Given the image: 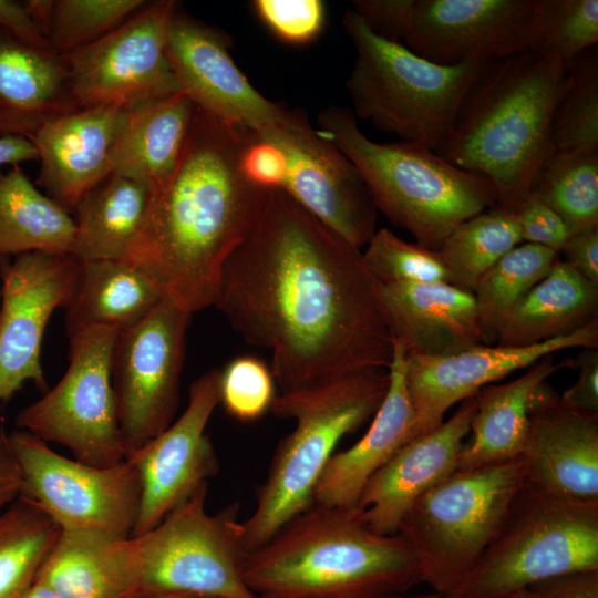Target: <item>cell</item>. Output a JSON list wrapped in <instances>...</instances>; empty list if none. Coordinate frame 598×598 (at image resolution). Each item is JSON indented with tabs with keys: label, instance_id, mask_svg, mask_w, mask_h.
I'll list each match as a JSON object with an SVG mask.
<instances>
[{
	"label": "cell",
	"instance_id": "6da1fadb",
	"mask_svg": "<svg viewBox=\"0 0 598 598\" xmlns=\"http://www.w3.org/2000/svg\"><path fill=\"white\" fill-rule=\"evenodd\" d=\"M381 288L361 249L272 188L226 260L214 306L248 344L269 351L282 393L389 369Z\"/></svg>",
	"mask_w": 598,
	"mask_h": 598
},
{
	"label": "cell",
	"instance_id": "7a4b0ae2",
	"mask_svg": "<svg viewBox=\"0 0 598 598\" xmlns=\"http://www.w3.org/2000/svg\"><path fill=\"white\" fill-rule=\"evenodd\" d=\"M254 134L196 106L179 163L152 193L125 258L190 315L214 306L226 260L264 210L269 189L251 183L241 167Z\"/></svg>",
	"mask_w": 598,
	"mask_h": 598
},
{
	"label": "cell",
	"instance_id": "3957f363",
	"mask_svg": "<svg viewBox=\"0 0 598 598\" xmlns=\"http://www.w3.org/2000/svg\"><path fill=\"white\" fill-rule=\"evenodd\" d=\"M569 78L560 58L540 50L485 63L437 154L489 181L496 206L518 212L553 153V118Z\"/></svg>",
	"mask_w": 598,
	"mask_h": 598
},
{
	"label": "cell",
	"instance_id": "277c9868",
	"mask_svg": "<svg viewBox=\"0 0 598 598\" xmlns=\"http://www.w3.org/2000/svg\"><path fill=\"white\" fill-rule=\"evenodd\" d=\"M243 577L257 598H380L420 582L401 535L375 533L358 506L318 504L248 550Z\"/></svg>",
	"mask_w": 598,
	"mask_h": 598
},
{
	"label": "cell",
	"instance_id": "5b68a950",
	"mask_svg": "<svg viewBox=\"0 0 598 598\" xmlns=\"http://www.w3.org/2000/svg\"><path fill=\"white\" fill-rule=\"evenodd\" d=\"M318 123V131L355 166L377 209L423 247L439 250L461 223L497 205L486 178L424 145L370 140L349 109L330 106L319 113Z\"/></svg>",
	"mask_w": 598,
	"mask_h": 598
},
{
	"label": "cell",
	"instance_id": "8992f818",
	"mask_svg": "<svg viewBox=\"0 0 598 598\" xmlns=\"http://www.w3.org/2000/svg\"><path fill=\"white\" fill-rule=\"evenodd\" d=\"M388 388L389 370L372 369L276 395L270 411L295 427L277 446L256 506L241 520L247 551L313 504L337 444L374 415Z\"/></svg>",
	"mask_w": 598,
	"mask_h": 598
},
{
	"label": "cell",
	"instance_id": "52a82bcc",
	"mask_svg": "<svg viewBox=\"0 0 598 598\" xmlns=\"http://www.w3.org/2000/svg\"><path fill=\"white\" fill-rule=\"evenodd\" d=\"M355 60L346 81L355 117L439 153L485 63L441 65L374 33L353 10L342 20Z\"/></svg>",
	"mask_w": 598,
	"mask_h": 598
},
{
	"label": "cell",
	"instance_id": "ba28073f",
	"mask_svg": "<svg viewBox=\"0 0 598 598\" xmlns=\"http://www.w3.org/2000/svg\"><path fill=\"white\" fill-rule=\"evenodd\" d=\"M598 569V503L568 499L527 484L454 598H508L576 570Z\"/></svg>",
	"mask_w": 598,
	"mask_h": 598
},
{
	"label": "cell",
	"instance_id": "9c48e42d",
	"mask_svg": "<svg viewBox=\"0 0 598 598\" xmlns=\"http://www.w3.org/2000/svg\"><path fill=\"white\" fill-rule=\"evenodd\" d=\"M524 484L518 457L455 470L417 497L398 534L411 546L420 581L451 596L494 538Z\"/></svg>",
	"mask_w": 598,
	"mask_h": 598
},
{
	"label": "cell",
	"instance_id": "30bf717a",
	"mask_svg": "<svg viewBox=\"0 0 598 598\" xmlns=\"http://www.w3.org/2000/svg\"><path fill=\"white\" fill-rule=\"evenodd\" d=\"M207 489L204 484L156 526L125 539L136 595L257 598L243 577L239 504L210 514Z\"/></svg>",
	"mask_w": 598,
	"mask_h": 598
},
{
	"label": "cell",
	"instance_id": "8fae6325",
	"mask_svg": "<svg viewBox=\"0 0 598 598\" xmlns=\"http://www.w3.org/2000/svg\"><path fill=\"white\" fill-rule=\"evenodd\" d=\"M117 332L92 327L70 336L66 371L52 389L18 412L16 429L59 444L91 465L112 466L126 460L111 377Z\"/></svg>",
	"mask_w": 598,
	"mask_h": 598
},
{
	"label": "cell",
	"instance_id": "7c38bea8",
	"mask_svg": "<svg viewBox=\"0 0 598 598\" xmlns=\"http://www.w3.org/2000/svg\"><path fill=\"white\" fill-rule=\"evenodd\" d=\"M9 441L21 473L20 497L60 528L92 529L124 539L132 536L141 505L136 467L126 458L95 466L53 451L34 435L13 430Z\"/></svg>",
	"mask_w": 598,
	"mask_h": 598
},
{
	"label": "cell",
	"instance_id": "4fadbf2b",
	"mask_svg": "<svg viewBox=\"0 0 598 598\" xmlns=\"http://www.w3.org/2000/svg\"><path fill=\"white\" fill-rule=\"evenodd\" d=\"M190 317L165 297L116 334L111 377L125 458L174 421Z\"/></svg>",
	"mask_w": 598,
	"mask_h": 598
},
{
	"label": "cell",
	"instance_id": "5bb4252c",
	"mask_svg": "<svg viewBox=\"0 0 598 598\" xmlns=\"http://www.w3.org/2000/svg\"><path fill=\"white\" fill-rule=\"evenodd\" d=\"M176 9L173 0L146 3L100 40L62 55L78 110H133L182 92L166 53Z\"/></svg>",
	"mask_w": 598,
	"mask_h": 598
},
{
	"label": "cell",
	"instance_id": "9a60e30c",
	"mask_svg": "<svg viewBox=\"0 0 598 598\" xmlns=\"http://www.w3.org/2000/svg\"><path fill=\"white\" fill-rule=\"evenodd\" d=\"M545 0H416L405 47L441 65L538 51Z\"/></svg>",
	"mask_w": 598,
	"mask_h": 598
},
{
	"label": "cell",
	"instance_id": "2e32d148",
	"mask_svg": "<svg viewBox=\"0 0 598 598\" xmlns=\"http://www.w3.org/2000/svg\"><path fill=\"white\" fill-rule=\"evenodd\" d=\"M80 261L71 255L41 251L2 257L0 306V403L27 381L48 384L41 364L45 327L56 308L68 305Z\"/></svg>",
	"mask_w": 598,
	"mask_h": 598
},
{
	"label": "cell",
	"instance_id": "e0dca14e",
	"mask_svg": "<svg viewBox=\"0 0 598 598\" xmlns=\"http://www.w3.org/2000/svg\"><path fill=\"white\" fill-rule=\"evenodd\" d=\"M259 137L286 155L282 189L352 246H365L375 233L378 209L352 162L300 113Z\"/></svg>",
	"mask_w": 598,
	"mask_h": 598
},
{
	"label": "cell",
	"instance_id": "ac0fdd59",
	"mask_svg": "<svg viewBox=\"0 0 598 598\" xmlns=\"http://www.w3.org/2000/svg\"><path fill=\"white\" fill-rule=\"evenodd\" d=\"M219 369H212L198 377L189 386L182 415L127 457L141 482L140 514L132 536L156 526L218 473L219 462L205 430L219 404Z\"/></svg>",
	"mask_w": 598,
	"mask_h": 598
},
{
	"label": "cell",
	"instance_id": "d6986e66",
	"mask_svg": "<svg viewBox=\"0 0 598 598\" xmlns=\"http://www.w3.org/2000/svg\"><path fill=\"white\" fill-rule=\"evenodd\" d=\"M166 53L182 92L227 125L261 136L295 115L296 111L271 102L252 86L235 64L221 32L177 9L169 22Z\"/></svg>",
	"mask_w": 598,
	"mask_h": 598
},
{
	"label": "cell",
	"instance_id": "ffe728a7",
	"mask_svg": "<svg viewBox=\"0 0 598 598\" xmlns=\"http://www.w3.org/2000/svg\"><path fill=\"white\" fill-rule=\"evenodd\" d=\"M569 348L598 349V318L569 334L532 346L478 344L446 355L406 354L405 382L416 436L435 429L451 406L483 386Z\"/></svg>",
	"mask_w": 598,
	"mask_h": 598
},
{
	"label": "cell",
	"instance_id": "44dd1931",
	"mask_svg": "<svg viewBox=\"0 0 598 598\" xmlns=\"http://www.w3.org/2000/svg\"><path fill=\"white\" fill-rule=\"evenodd\" d=\"M519 461L525 484L598 503V414L567 406L546 381L533 399Z\"/></svg>",
	"mask_w": 598,
	"mask_h": 598
},
{
	"label": "cell",
	"instance_id": "7402d4cb",
	"mask_svg": "<svg viewBox=\"0 0 598 598\" xmlns=\"http://www.w3.org/2000/svg\"><path fill=\"white\" fill-rule=\"evenodd\" d=\"M130 110L101 105L75 110L45 122L29 140L40 168L35 184L69 213L111 175L116 142Z\"/></svg>",
	"mask_w": 598,
	"mask_h": 598
},
{
	"label": "cell",
	"instance_id": "603a6c76",
	"mask_svg": "<svg viewBox=\"0 0 598 598\" xmlns=\"http://www.w3.org/2000/svg\"><path fill=\"white\" fill-rule=\"evenodd\" d=\"M474 412L473 395L446 421L404 444L369 478L357 506L372 530L396 535L415 499L457 468Z\"/></svg>",
	"mask_w": 598,
	"mask_h": 598
},
{
	"label": "cell",
	"instance_id": "cb8c5ba5",
	"mask_svg": "<svg viewBox=\"0 0 598 598\" xmlns=\"http://www.w3.org/2000/svg\"><path fill=\"white\" fill-rule=\"evenodd\" d=\"M381 298L392 339L406 354L446 355L483 341L473 292L443 282H390Z\"/></svg>",
	"mask_w": 598,
	"mask_h": 598
},
{
	"label": "cell",
	"instance_id": "d4e9b609",
	"mask_svg": "<svg viewBox=\"0 0 598 598\" xmlns=\"http://www.w3.org/2000/svg\"><path fill=\"white\" fill-rule=\"evenodd\" d=\"M406 352L393 341L389 388L365 434L334 453L313 491V504L351 508L369 478L404 444L416 436L415 412L405 382Z\"/></svg>",
	"mask_w": 598,
	"mask_h": 598
},
{
	"label": "cell",
	"instance_id": "484cf974",
	"mask_svg": "<svg viewBox=\"0 0 598 598\" xmlns=\"http://www.w3.org/2000/svg\"><path fill=\"white\" fill-rule=\"evenodd\" d=\"M75 110L62 55L0 28V138H30L45 122Z\"/></svg>",
	"mask_w": 598,
	"mask_h": 598
},
{
	"label": "cell",
	"instance_id": "4316f807",
	"mask_svg": "<svg viewBox=\"0 0 598 598\" xmlns=\"http://www.w3.org/2000/svg\"><path fill=\"white\" fill-rule=\"evenodd\" d=\"M570 359L556 363L549 354L517 379L488 384L474 394L472 439L464 445L456 470H472L518 458L528 432L529 410L543 383Z\"/></svg>",
	"mask_w": 598,
	"mask_h": 598
},
{
	"label": "cell",
	"instance_id": "83f0119b",
	"mask_svg": "<svg viewBox=\"0 0 598 598\" xmlns=\"http://www.w3.org/2000/svg\"><path fill=\"white\" fill-rule=\"evenodd\" d=\"M598 318V287L565 260L528 290L497 322V346L525 347L569 334Z\"/></svg>",
	"mask_w": 598,
	"mask_h": 598
},
{
	"label": "cell",
	"instance_id": "f1b7e54d",
	"mask_svg": "<svg viewBox=\"0 0 598 598\" xmlns=\"http://www.w3.org/2000/svg\"><path fill=\"white\" fill-rule=\"evenodd\" d=\"M196 106L183 92L130 110L116 142L111 174L158 190L184 152Z\"/></svg>",
	"mask_w": 598,
	"mask_h": 598
},
{
	"label": "cell",
	"instance_id": "f546056e",
	"mask_svg": "<svg viewBox=\"0 0 598 598\" xmlns=\"http://www.w3.org/2000/svg\"><path fill=\"white\" fill-rule=\"evenodd\" d=\"M164 292L126 260L80 261L75 285L65 310L68 337L92 327L120 330L145 318Z\"/></svg>",
	"mask_w": 598,
	"mask_h": 598
},
{
	"label": "cell",
	"instance_id": "4dcf8cb0",
	"mask_svg": "<svg viewBox=\"0 0 598 598\" xmlns=\"http://www.w3.org/2000/svg\"><path fill=\"white\" fill-rule=\"evenodd\" d=\"M125 539L61 528L37 576L59 598H128L135 595Z\"/></svg>",
	"mask_w": 598,
	"mask_h": 598
},
{
	"label": "cell",
	"instance_id": "1f68e13d",
	"mask_svg": "<svg viewBox=\"0 0 598 598\" xmlns=\"http://www.w3.org/2000/svg\"><path fill=\"white\" fill-rule=\"evenodd\" d=\"M152 199L142 182L111 174L76 205L71 256L79 261L125 260L140 236Z\"/></svg>",
	"mask_w": 598,
	"mask_h": 598
},
{
	"label": "cell",
	"instance_id": "d6a6232c",
	"mask_svg": "<svg viewBox=\"0 0 598 598\" xmlns=\"http://www.w3.org/2000/svg\"><path fill=\"white\" fill-rule=\"evenodd\" d=\"M70 214L41 193L19 165L0 172V257L71 255L75 220Z\"/></svg>",
	"mask_w": 598,
	"mask_h": 598
},
{
	"label": "cell",
	"instance_id": "836d02e7",
	"mask_svg": "<svg viewBox=\"0 0 598 598\" xmlns=\"http://www.w3.org/2000/svg\"><path fill=\"white\" fill-rule=\"evenodd\" d=\"M522 241L518 212L495 206L461 223L439 252L451 283L473 292L486 271Z\"/></svg>",
	"mask_w": 598,
	"mask_h": 598
},
{
	"label": "cell",
	"instance_id": "e575fe53",
	"mask_svg": "<svg viewBox=\"0 0 598 598\" xmlns=\"http://www.w3.org/2000/svg\"><path fill=\"white\" fill-rule=\"evenodd\" d=\"M530 196L556 212L570 236L598 229V150L553 152Z\"/></svg>",
	"mask_w": 598,
	"mask_h": 598
},
{
	"label": "cell",
	"instance_id": "d590c367",
	"mask_svg": "<svg viewBox=\"0 0 598 598\" xmlns=\"http://www.w3.org/2000/svg\"><path fill=\"white\" fill-rule=\"evenodd\" d=\"M60 529L20 496L0 513V598H21L35 580Z\"/></svg>",
	"mask_w": 598,
	"mask_h": 598
},
{
	"label": "cell",
	"instance_id": "8d00e7d4",
	"mask_svg": "<svg viewBox=\"0 0 598 598\" xmlns=\"http://www.w3.org/2000/svg\"><path fill=\"white\" fill-rule=\"evenodd\" d=\"M25 7L53 52L63 55L118 28L143 0H28Z\"/></svg>",
	"mask_w": 598,
	"mask_h": 598
},
{
	"label": "cell",
	"instance_id": "74e56055",
	"mask_svg": "<svg viewBox=\"0 0 598 598\" xmlns=\"http://www.w3.org/2000/svg\"><path fill=\"white\" fill-rule=\"evenodd\" d=\"M558 257L559 252L550 248L525 243L511 249L486 271L473 291L483 341L494 338L497 322L549 274Z\"/></svg>",
	"mask_w": 598,
	"mask_h": 598
},
{
	"label": "cell",
	"instance_id": "f35d334b",
	"mask_svg": "<svg viewBox=\"0 0 598 598\" xmlns=\"http://www.w3.org/2000/svg\"><path fill=\"white\" fill-rule=\"evenodd\" d=\"M569 83L551 124L553 152L598 150V59L592 50L569 65Z\"/></svg>",
	"mask_w": 598,
	"mask_h": 598
},
{
	"label": "cell",
	"instance_id": "ab89813d",
	"mask_svg": "<svg viewBox=\"0 0 598 598\" xmlns=\"http://www.w3.org/2000/svg\"><path fill=\"white\" fill-rule=\"evenodd\" d=\"M365 246L363 259L381 283H451L439 250L408 243L388 228L375 230Z\"/></svg>",
	"mask_w": 598,
	"mask_h": 598
},
{
	"label": "cell",
	"instance_id": "60d3db41",
	"mask_svg": "<svg viewBox=\"0 0 598 598\" xmlns=\"http://www.w3.org/2000/svg\"><path fill=\"white\" fill-rule=\"evenodd\" d=\"M598 42L597 0H545L540 51L568 66Z\"/></svg>",
	"mask_w": 598,
	"mask_h": 598
},
{
	"label": "cell",
	"instance_id": "b9f144b4",
	"mask_svg": "<svg viewBox=\"0 0 598 598\" xmlns=\"http://www.w3.org/2000/svg\"><path fill=\"white\" fill-rule=\"evenodd\" d=\"M270 369L257 357L231 360L219 375V403L241 422H254L270 411L276 398Z\"/></svg>",
	"mask_w": 598,
	"mask_h": 598
},
{
	"label": "cell",
	"instance_id": "7bdbcfd3",
	"mask_svg": "<svg viewBox=\"0 0 598 598\" xmlns=\"http://www.w3.org/2000/svg\"><path fill=\"white\" fill-rule=\"evenodd\" d=\"M256 13L275 35L291 44H306L321 32L326 8L320 0H256Z\"/></svg>",
	"mask_w": 598,
	"mask_h": 598
},
{
	"label": "cell",
	"instance_id": "ee69618b",
	"mask_svg": "<svg viewBox=\"0 0 598 598\" xmlns=\"http://www.w3.org/2000/svg\"><path fill=\"white\" fill-rule=\"evenodd\" d=\"M416 0H354L357 14L375 35L402 43L414 18Z\"/></svg>",
	"mask_w": 598,
	"mask_h": 598
},
{
	"label": "cell",
	"instance_id": "f6af8a7d",
	"mask_svg": "<svg viewBox=\"0 0 598 598\" xmlns=\"http://www.w3.org/2000/svg\"><path fill=\"white\" fill-rule=\"evenodd\" d=\"M241 167L251 183L272 189L282 188L288 165L281 148L254 134L243 152Z\"/></svg>",
	"mask_w": 598,
	"mask_h": 598
},
{
	"label": "cell",
	"instance_id": "bcb514c9",
	"mask_svg": "<svg viewBox=\"0 0 598 598\" xmlns=\"http://www.w3.org/2000/svg\"><path fill=\"white\" fill-rule=\"evenodd\" d=\"M576 360L578 379L560 400L574 410L598 414V349L584 348Z\"/></svg>",
	"mask_w": 598,
	"mask_h": 598
},
{
	"label": "cell",
	"instance_id": "7dc6e473",
	"mask_svg": "<svg viewBox=\"0 0 598 598\" xmlns=\"http://www.w3.org/2000/svg\"><path fill=\"white\" fill-rule=\"evenodd\" d=\"M535 598H598V569L565 573L526 588Z\"/></svg>",
	"mask_w": 598,
	"mask_h": 598
},
{
	"label": "cell",
	"instance_id": "c3c4849f",
	"mask_svg": "<svg viewBox=\"0 0 598 598\" xmlns=\"http://www.w3.org/2000/svg\"><path fill=\"white\" fill-rule=\"evenodd\" d=\"M0 28L9 31L28 45L52 51L49 41L32 19L24 2L0 0Z\"/></svg>",
	"mask_w": 598,
	"mask_h": 598
},
{
	"label": "cell",
	"instance_id": "681fc988",
	"mask_svg": "<svg viewBox=\"0 0 598 598\" xmlns=\"http://www.w3.org/2000/svg\"><path fill=\"white\" fill-rule=\"evenodd\" d=\"M560 252L566 262L598 287V229L569 236Z\"/></svg>",
	"mask_w": 598,
	"mask_h": 598
},
{
	"label": "cell",
	"instance_id": "f907efd6",
	"mask_svg": "<svg viewBox=\"0 0 598 598\" xmlns=\"http://www.w3.org/2000/svg\"><path fill=\"white\" fill-rule=\"evenodd\" d=\"M20 467L9 441V433L0 425V513L20 496Z\"/></svg>",
	"mask_w": 598,
	"mask_h": 598
},
{
	"label": "cell",
	"instance_id": "816d5d0a",
	"mask_svg": "<svg viewBox=\"0 0 598 598\" xmlns=\"http://www.w3.org/2000/svg\"><path fill=\"white\" fill-rule=\"evenodd\" d=\"M39 155L33 143L22 136L0 138V166L19 165L22 162L38 161Z\"/></svg>",
	"mask_w": 598,
	"mask_h": 598
},
{
	"label": "cell",
	"instance_id": "f5cc1de1",
	"mask_svg": "<svg viewBox=\"0 0 598 598\" xmlns=\"http://www.w3.org/2000/svg\"><path fill=\"white\" fill-rule=\"evenodd\" d=\"M21 598H59L56 594L42 580L35 578Z\"/></svg>",
	"mask_w": 598,
	"mask_h": 598
},
{
	"label": "cell",
	"instance_id": "db71d44e",
	"mask_svg": "<svg viewBox=\"0 0 598 598\" xmlns=\"http://www.w3.org/2000/svg\"><path fill=\"white\" fill-rule=\"evenodd\" d=\"M380 598H454V597L448 596V595H441V594L433 592L429 595H416V596H408L403 594H398V595H390V596H384Z\"/></svg>",
	"mask_w": 598,
	"mask_h": 598
},
{
	"label": "cell",
	"instance_id": "11a10c76",
	"mask_svg": "<svg viewBox=\"0 0 598 598\" xmlns=\"http://www.w3.org/2000/svg\"><path fill=\"white\" fill-rule=\"evenodd\" d=\"M128 598H197L189 595H163V596H144V595H134Z\"/></svg>",
	"mask_w": 598,
	"mask_h": 598
},
{
	"label": "cell",
	"instance_id": "9f6ffc18",
	"mask_svg": "<svg viewBox=\"0 0 598 598\" xmlns=\"http://www.w3.org/2000/svg\"><path fill=\"white\" fill-rule=\"evenodd\" d=\"M508 598H535L528 590L523 589Z\"/></svg>",
	"mask_w": 598,
	"mask_h": 598
},
{
	"label": "cell",
	"instance_id": "6f0895ef",
	"mask_svg": "<svg viewBox=\"0 0 598 598\" xmlns=\"http://www.w3.org/2000/svg\"><path fill=\"white\" fill-rule=\"evenodd\" d=\"M2 296V257H0V306Z\"/></svg>",
	"mask_w": 598,
	"mask_h": 598
}]
</instances>
